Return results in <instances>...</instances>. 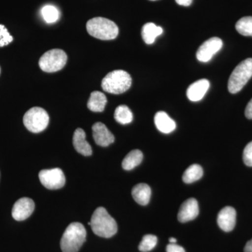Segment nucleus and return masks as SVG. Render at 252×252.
<instances>
[{"instance_id":"9","label":"nucleus","mask_w":252,"mask_h":252,"mask_svg":"<svg viewBox=\"0 0 252 252\" xmlns=\"http://www.w3.org/2000/svg\"><path fill=\"white\" fill-rule=\"evenodd\" d=\"M223 46V41L219 37H212L199 47L196 58L200 62H209Z\"/></svg>"},{"instance_id":"16","label":"nucleus","mask_w":252,"mask_h":252,"mask_svg":"<svg viewBox=\"0 0 252 252\" xmlns=\"http://www.w3.org/2000/svg\"><path fill=\"white\" fill-rule=\"evenodd\" d=\"M154 122L158 130L162 133L169 134L175 130V121L172 120L165 112L160 111L157 112L154 117Z\"/></svg>"},{"instance_id":"13","label":"nucleus","mask_w":252,"mask_h":252,"mask_svg":"<svg viewBox=\"0 0 252 252\" xmlns=\"http://www.w3.org/2000/svg\"><path fill=\"white\" fill-rule=\"evenodd\" d=\"M199 214L198 201L195 198H189L181 205L178 213L179 221L186 223L195 220Z\"/></svg>"},{"instance_id":"33","label":"nucleus","mask_w":252,"mask_h":252,"mask_svg":"<svg viewBox=\"0 0 252 252\" xmlns=\"http://www.w3.org/2000/svg\"><path fill=\"white\" fill-rule=\"evenodd\" d=\"M151 1H156V0H151Z\"/></svg>"},{"instance_id":"17","label":"nucleus","mask_w":252,"mask_h":252,"mask_svg":"<svg viewBox=\"0 0 252 252\" xmlns=\"http://www.w3.org/2000/svg\"><path fill=\"white\" fill-rule=\"evenodd\" d=\"M152 190L147 184H138L132 190V198L139 205H147L150 201Z\"/></svg>"},{"instance_id":"3","label":"nucleus","mask_w":252,"mask_h":252,"mask_svg":"<svg viewBox=\"0 0 252 252\" xmlns=\"http://www.w3.org/2000/svg\"><path fill=\"white\" fill-rule=\"evenodd\" d=\"M86 29L90 35L100 40H112L119 34V28L115 23L102 17L89 20Z\"/></svg>"},{"instance_id":"2","label":"nucleus","mask_w":252,"mask_h":252,"mask_svg":"<svg viewBox=\"0 0 252 252\" xmlns=\"http://www.w3.org/2000/svg\"><path fill=\"white\" fill-rule=\"evenodd\" d=\"M86 230L84 225L78 222L70 223L63 233L61 240L63 252H77L86 241Z\"/></svg>"},{"instance_id":"31","label":"nucleus","mask_w":252,"mask_h":252,"mask_svg":"<svg viewBox=\"0 0 252 252\" xmlns=\"http://www.w3.org/2000/svg\"><path fill=\"white\" fill-rule=\"evenodd\" d=\"M244 252H252V239L247 243L245 249H244Z\"/></svg>"},{"instance_id":"23","label":"nucleus","mask_w":252,"mask_h":252,"mask_svg":"<svg viewBox=\"0 0 252 252\" xmlns=\"http://www.w3.org/2000/svg\"><path fill=\"white\" fill-rule=\"evenodd\" d=\"M235 28L242 35L252 36V16H246L239 20Z\"/></svg>"},{"instance_id":"5","label":"nucleus","mask_w":252,"mask_h":252,"mask_svg":"<svg viewBox=\"0 0 252 252\" xmlns=\"http://www.w3.org/2000/svg\"><path fill=\"white\" fill-rule=\"evenodd\" d=\"M252 77V59L242 61L235 68L228 83V91L232 94L240 92Z\"/></svg>"},{"instance_id":"20","label":"nucleus","mask_w":252,"mask_h":252,"mask_svg":"<svg viewBox=\"0 0 252 252\" xmlns=\"http://www.w3.org/2000/svg\"><path fill=\"white\" fill-rule=\"evenodd\" d=\"M143 160V154L138 149L131 151L122 162V167L124 170H131L140 165Z\"/></svg>"},{"instance_id":"6","label":"nucleus","mask_w":252,"mask_h":252,"mask_svg":"<svg viewBox=\"0 0 252 252\" xmlns=\"http://www.w3.org/2000/svg\"><path fill=\"white\" fill-rule=\"evenodd\" d=\"M49 123V114L41 107H32L25 114L23 117V124L26 128L34 133H39L45 130Z\"/></svg>"},{"instance_id":"27","label":"nucleus","mask_w":252,"mask_h":252,"mask_svg":"<svg viewBox=\"0 0 252 252\" xmlns=\"http://www.w3.org/2000/svg\"><path fill=\"white\" fill-rule=\"evenodd\" d=\"M243 161L245 165L252 167V141L247 144L243 152Z\"/></svg>"},{"instance_id":"32","label":"nucleus","mask_w":252,"mask_h":252,"mask_svg":"<svg viewBox=\"0 0 252 252\" xmlns=\"http://www.w3.org/2000/svg\"><path fill=\"white\" fill-rule=\"evenodd\" d=\"M169 241H170V243L175 244L177 243V239H175V238H170V240H169Z\"/></svg>"},{"instance_id":"4","label":"nucleus","mask_w":252,"mask_h":252,"mask_svg":"<svg viewBox=\"0 0 252 252\" xmlns=\"http://www.w3.org/2000/svg\"><path fill=\"white\" fill-rule=\"evenodd\" d=\"M132 78L124 70H114L109 72L102 81V88L105 92L112 94H122L130 89Z\"/></svg>"},{"instance_id":"30","label":"nucleus","mask_w":252,"mask_h":252,"mask_svg":"<svg viewBox=\"0 0 252 252\" xmlns=\"http://www.w3.org/2000/svg\"><path fill=\"white\" fill-rule=\"evenodd\" d=\"M176 2L179 5L184 6H189L192 4L193 0H175Z\"/></svg>"},{"instance_id":"26","label":"nucleus","mask_w":252,"mask_h":252,"mask_svg":"<svg viewBox=\"0 0 252 252\" xmlns=\"http://www.w3.org/2000/svg\"><path fill=\"white\" fill-rule=\"evenodd\" d=\"M14 40L13 36L3 25L0 24V47L9 45Z\"/></svg>"},{"instance_id":"1","label":"nucleus","mask_w":252,"mask_h":252,"mask_svg":"<svg viewBox=\"0 0 252 252\" xmlns=\"http://www.w3.org/2000/svg\"><path fill=\"white\" fill-rule=\"evenodd\" d=\"M89 224L94 234L102 238H112L117 233V222L102 207H97L94 210Z\"/></svg>"},{"instance_id":"19","label":"nucleus","mask_w":252,"mask_h":252,"mask_svg":"<svg viewBox=\"0 0 252 252\" xmlns=\"http://www.w3.org/2000/svg\"><path fill=\"white\" fill-rule=\"evenodd\" d=\"M163 30L153 23H146L142 30V36L144 42L147 44H154L157 36L162 34Z\"/></svg>"},{"instance_id":"29","label":"nucleus","mask_w":252,"mask_h":252,"mask_svg":"<svg viewBox=\"0 0 252 252\" xmlns=\"http://www.w3.org/2000/svg\"><path fill=\"white\" fill-rule=\"evenodd\" d=\"M245 117L248 119H252V99L250 101L245 109Z\"/></svg>"},{"instance_id":"12","label":"nucleus","mask_w":252,"mask_h":252,"mask_svg":"<svg viewBox=\"0 0 252 252\" xmlns=\"http://www.w3.org/2000/svg\"><path fill=\"white\" fill-rule=\"evenodd\" d=\"M217 223L220 229L225 232L232 231L236 223V211L233 207H223L217 217Z\"/></svg>"},{"instance_id":"15","label":"nucleus","mask_w":252,"mask_h":252,"mask_svg":"<svg viewBox=\"0 0 252 252\" xmlns=\"http://www.w3.org/2000/svg\"><path fill=\"white\" fill-rule=\"evenodd\" d=\"M73 145L78 153L89 157L93 153L90 144L86 140V132L81 128H77L73 136Z\"/></svg>"},{"instance_id":"10","label":"nucleus","mask_w":252,"mask_h":252,"mask_svg":"<svg viewBox=\"0 0 252 252\" xmlns=\"http://www.w3.org/2000/svg\"><path fill=\"white\" fill-rule=\"evenodd\" d=\"M34 210V203L29 198L19 199L15 203L12 209V217L15 220L21 221L31 217Z\"/></svg>"},{"instance_id":"25","label":"nucleus","mask_w":252,"mask_h":252,"mask_svg":"<svg viewBox=\"0 0 252 252\" xmlns=\"http://www.w3.org/2000/svg\"><path fill=\"white\" fill-rule=\"evenodd\" d=\"M158 238L156 235H146L139 245V250L142 252H148L157 246Z\"/></svg>"},{"instance_id":"34","label":"nucleus","mask_w":252,"mask_h":252,"mask_svg":"<svg viewBox=\"0 0 252 252\" xmlns=\"http://www.w3.org/2000/svg\"><path fill=\"white\" fill-rule=\"evenodd\" d=\"M0 72H1V68H0Z\"/></svg>"},{"instance_id":"18","label":"nucleus","mask_w":252,"mask_h":252,"mask_svg":"<svg viewBox=\"0 0 252 252\" xmlns=\"http://www.w3.org/2000/svg\"><path fill=\"white\" fill-rule=\"evenodd\" d=\"M107 99L105 94L99 91H94L91 94L90 98L88 101V108L94 112H102L105 108Z\"/></svg>"},{"instance_id":"28","label":"nucleus","mask_w":252,"mask_h":252,"mask_svg":"<svg viewBox=\"0 0 252 252\" xmlns=\"http://www.w3.org/2000/svg\"><path fill=\"white\" fill-rule=\"evenodd\" d=\"M167 252H186L185 249L177 244L170 243L167 245L166 248Z\"/></svg>"},{"instance_id":"8","label":"nucleus","mask_w":252,"mask_h":252,"mask_svg":"<svg viewBox=\"0 0 252 252\" xmlns=\"http://www.w3.org/2000/svg\"><path fill=\"white\" fill-rule=\"evenodd\" d=\"M39 178L42 185L51 190L61 189L65 185V177L60 168L41 170L39 173Z\"/></svg>"},{"instance_id":"24","label":"nucleus","mask_w":252,"mask_h":252,"mask_svg":"<svg viewBox=\"0 0 252 252\" xmlns=\"http://www.w3.org/2000/svg\"><path fill=\"white\" fill-rule=\"evenodd\" d=\"M41 15L47 23L56 22L59 18V11L57 8L52 5H46L41 9Z\"/></svg>"},{"instance_id":"14","label":"nucleus","mask_w":252,"mask_h":252,"mask_svg":"<svg viewBox=\"0 0 252 252\" xmlns=\"http://www.w3.org/2000/svg\"><path fill=\"white\" fill-rule=\"evenodd\" d=\"M210 88V81L200 79L189 86L187 91V97L192 102H198L203 98Z\"/></svg>"},{"instance_id":"22","label":"nucleus","mask_w":252,"mask_h":252,"mask_svg":"<svg viewBox=\"0 0 252 252\" xmlns=\"http://www.w3.org/2000/svg\"><path fill=\"white\" fill-rule=\"evenodd\" d=\"M114 119L119 124L126 125L133 120V114L127 106L119 105L114 112Z\"/></svg>"},{"instance_id":"7","label":"nucleus","mask_w":252,"mask_h":252,"mask_svg":"<svg viewBox=\"0 0 252 252\" xmlns=\"http://www.w3.org/2000/svg\"><path fill=\"white\" fill-rule=\"evenodd\" d=\"M67 56L63 50L51 49L43 54L39 61L41 70L56 72L61 70L67 63Z\"/></svg>"},{"instance_id":"21","label":"nucleus","mask_w":252,"mask_h":252,"mask_svg":"<svg viewBox=\"0 0 252 252\" xmlns=\"http://www.w3.org/2000/svg\"><path fill=\"white\" fill-rule=\"evenodd\" d=\"M203 175V170L198 164H193L186 170L182 180L186 184H191L200 180Z\"/></svg>"},{"instance_id":"11","label":"nucleus","mask_w":252,"mask_h":252,"mask_svg":"<svg viewBox=\"0 0 252 252\" xmlns=\"http://www.w3.org/2000/svg\"><path fill=\"white\" fill-rule=\"evenodd\" d=\"M93 137L95 143L100 147H108L114 142V136L101 122L94 124L92 127Z\"/></svg>"}]
</instances>
